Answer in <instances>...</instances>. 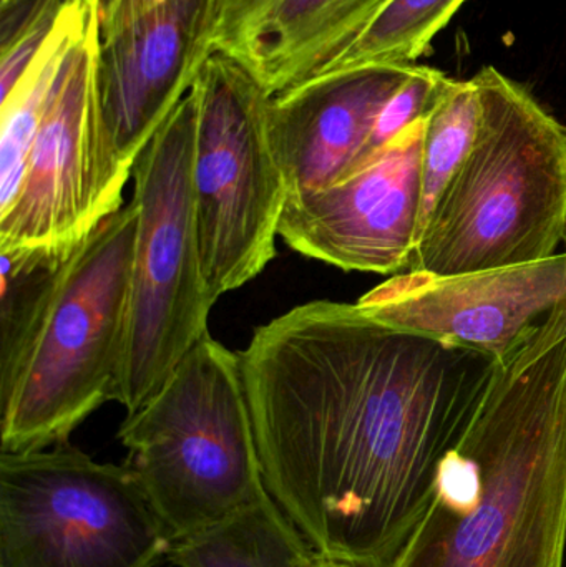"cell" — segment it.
Segmentation results:
<instances>
[{"instance_id":"4fadbf2b","label":"cell","mask_w":566,"mask_h":567,"mask_svg":"<svg viewBox=\"0 0 566 567\" xmlns=\"http://www.w3.org/2000/svg\"><path fill=\"white\" fill-rule=\"evenodd\" d=\"M389 0H209L205 47L271 99L319 79Z\"/></svg>"},{"instance_id":"2e32d148","label":"cell","mask_w":566,"mask_h":567,"mask_svg":"<svg viewBox=\"0 0 566 567\" xmlns=\"http://www.w3.org/2000/svg\"><path fill=\"white\" fill-rule=\"evenodd\" d=\"M80 0H65L55 27L32 65L0 105V212L16 199L43 106L66 43L72 35Z\"/></svg>"},{"instance_id":"603a6c76","label":"cell","mask_w":566,"mask_h":567,"mask_svg":"<svg viewBox=\"0 0 566 567\" xmlns=\"http://www.w3.org/2000/svg\"><path fill=\"white\" fill-rule=\"evenodd\" d=\"M564 132H565V136H566V126H564Z\"/></svg>"},{"instance_id":"3957f363","label":"cell","mask_w":566,"mask_h":567,"mask_svg":"<svg viewBox=\"0 0 566 567\" xmlns=\"http://www.w3.org/2000/svg\"><path fill=\"white\" fill-rule=\"evenodd\" d=\"M472 79L477 140L429 218L411 272L475 275L544 261L566 245L564 125L495 66Z\"/></svg>"},{"instance_id":"ac0fdd59","label":"cell","mask_w":566,"mask_h":567,"mask_svg":"<svg viewBox=\"0 0 566 567\" xmlns=\"http://www.w3.org/2000/svg\"><path fill=\"white\" fill-rule=\"evenodd\" d=\"M481 116V95L474 79H449L425 120L421 235L439 199L471 155Z\"/></svg>"},{"instance_id":"5b68a950","label":"cell","mask_w":566,"mask_h":567,"mask_svg":"<svg viewBox=\"0 0 566 567\" xmlns=\"http://www.w3.org/2000/svg\"><path fill=\"white\" fill-rule=\"evenodd\" d=\"M132 472L173 543L268 496L238 353L198 340L119 430Z\"/></svg>"},{"instance_id":"7a4b0ae2","label":"cell","mask_w":566,"mask_h":567,"mask_svg":"<svg viewBox=\"0 0 566 567\" xmlns=\"http://www.w3.org/2000/svg\"><path fill=\"white\" fill-rule=\"evenodd\" d=\"M566 303L495 367L391 567H565Z\"/></svg>"},{"instance_id":"d6986e66","label":"cell","mask_w":566,"mask_h":567,"mask_svg":"<svg viewBox=\"0 0 566 567\" xmlns=\"http://www.w3.org/2000/svg\"><path fill=\"white\" fill-rule=\"evenodd\" d=\"M66 259L35 249L0 251V372L16 362L32 336Z\"/></svg>"},{"instance_id":"6da1fadb","label":"cell","mask_w":566,"mask_h":567,"mask_svg":"<svg viewBox=\"0 0 566 567\" xmlns=\"http://www.w3.org/2000/svg\"><path fill=\"white\" fill-rule=\"evenodd\" d=\"M238 355L276 505L316 555L394 565L498 362L332 300L263 323Z\"/></svg>"},{"instance_id":"8992f818","label":"cell","mask_w":566,"mask_h":567,"mask_svg":"<svg viewBox=\"0 0 566 567\" xmlns=\"http://www.w3.org/2000/svg\"><path fill=\"white\" fill-rule=\"evenodd\" d=\"M195 140L192 85L132 168L138 225L119 392L126 413L148 402L189 349L209 332L216 299L206 284L199 251L193 189Z\"/></svg>"},{"instance_id":"277c9868","label":"cell","mask_w":566,"mask_h":567,"mask_svg":"<svg viewBox=\"0 0 566 567\" xmlns=\"http://www.w3.org/2000/svg\"><path fill=\"white\" fill-rule=\"evenodd\" d=\"M136 225L132 198L63 265L32 336L0 372V453L62 445L103 403L119 402Z\"/></svg>"},{"instance_id":"44dd1931","label":"cell","mask_w":566,"mask_h":567,"mask_svg":"<svg viewBox=\"0 0 566 567\" xmlns=\"http://www.w3.org/2000/svg\"><path fill=\"white\" fill-rule=\"evenodd\" d=\"M163 0H99L100 35L113 32Z\"/></svg>"},{"instance_id":"7402d4cb","label":"cell","mask_w":566,"mask_h":567,"mask_svg":"<svg viewBox=\"0 0 566 567\" xmlns=\"http://www.w3.org/2000/svg\"><path fill=\"white\" fill-rule=\"evenodd\" d=\"M312 567H359L354 565H348V563L335 561V559L322 558V556L316 555Z\"/></svg>"},{"instance_id":"ffe728a7","label":"cell","mask_w":566,"mask_h":567,"mask_svg":"<svg viewBox=\"0 0 566 567\" xmlns=\"http://www.w3.org/2000/svg\"><path fill=\"white\" fill-rule=\"evenodd\" d=\"M447 80V76L439 70L414 65L411 75L399 86L398 92L389 99L382 109L374 130H372L371 138L352 169L358 168L362 163L372 158L375 153L381 152L409 126L425 118L434 109Z\"/></svg>"},{"instance_id":"8fae6325","label":"cell","mask_w":566,"mask_h":567,"mask_svg":"<svg viewBox=\"0 0 566 567\" xmlns=\"http://www.w3.org/2000/svg\"><path fill=\"white\" fill-rule=\"evenodd\" d=\"M564 303L566 252L452 278L402 272L358 300L381 322L467 347L495 362L517 352Z\"/></svg>"},{"instance_id":"7c38bea8","label":"cell","mask_w":566,"mask_h":567,"mask_svg":"<svg viewBox=\"0 0 566 567\" xmlns=\"http://www.w3.org/2000/svg\"><path fill=\"white\" fill-rule=\"evenodd\" d=\"M209 0H163L100 35L96 89L113 153L132 175L135 159L195 82Z\"/></svg>"},{"instance_id":"5bb4252c","label":"cell","mask_w":566,"mask_h":567,"mask_svg":"<svg viewBox=\"0 0 566 567\" xmlns=\"http://www.w3.org/2000/svg\"><path fill=\"white\" fill-rule=\"evenodd\" d=\"M414 65L331 73L269 102L268 128L288 199L321 192L361 158L382 109Z\"/></svg>"},{"instance_id":"e0dca14e","label":"cell","mask_w":566,"mask_h":567,"mask_svg":"<svg viewBox=\"0 0 566 567\" xmlns=\"http://www.w3.org/2000/svg\"><path fill=\"white\" fill-rule=\"evenodd\" d=\"M465 2L389 0L321 76L362 66L414 65Z\"/></svg>"},{"instance_id":"52a82bcc","label":"cell","mask_w":566,"mask_h":567,"mask_svg":"<svg viewBox=\"0 0 566 567\" xmlns=\"http://www.w3.org/2000/svg\"><path fill=\"white\" fill-rule=\"evenodd\" d=\"M193 89L196 225L203 272L218 300L275 259L288 189L269 138L271 96L251 73L209 52Z\"/></svg>"},{"instance_id":"ba28073f","label":"cell","mask_w":566,"mask_h":567,"mask_svg":"<svg viewBox=\"0 0 566 567\" xmlns=\"http://www.w3.org/2000/svg\"><path fill=\"white\" fill-rule=\"evenodd\" d=\"M173 539L125 465L0 453V567H156Z\"/></svg>"},{"instance_id":"30bf717a","label":"cell","mask_w":566,"mask_h":567,"mask_svg":"<svg viewBox=\"0 0 566 567\" xmlns=\"http://www.w3.org/2000/svg\"><path fill=\"white\" fill-rule=\"evenodd\" d=\"M425 120L335 185L288 199L279 238L292 251L342 271H408L422 229Z\"/></svg>"},{"instance_id":"9c48e42d","label":"cell","mask_w":566,"mask_h":567,"mask_svg":"<svg viewBox=\"0 0 566 567\" xmlns=\"http://www.w3.org/2000/svg\"><path fill=\"white\" fill-rule=\"evenodd\" d=\"M99 0L79 13L43 106L16 199L0 212V251L72 255L123 208L130 173L113 153L96 89Z\"/></svg>"},{"instance_id":"9a60e30c","label":"cell","mask_w":566,"mask_h":567,"mask_svg":"<svg viewBox=\"0 0 566 567\" xmlns=\"http://www.w3.org/2000/svg\"><path fill=\"white\" fill-rule=\"evenodd\" d=\"M316 553L271 495L228 522L173 543L175 567H312Z\"/></svg>"}]
</instances>
